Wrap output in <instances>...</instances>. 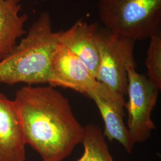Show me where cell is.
Returning <instances> with one entry per match:
<instances>
[{
  "label": "cell",
  "mask_w": 161,
  "mask_h": 161,
  "mask_svg": "<svg viewBox=\"0 0 161 161\" xmlns=\"http://www.w3.org/2000/svg\"><path fill=\"white\" fill-rule=\"evenodd\" d=\"M13 102L26 144L42 161H62L82 142L84 127L68 98L54 86H23Z\"/></svg>",
  "instance_id": "cell-1"
},
{
  "label": "cell",
  "mask_w": 161,
  "mask_h": 161,
  "mask_svg": "<svg viewBox=\"0 0 161 161\" xmlns=\"http://www.w3.org/2000/svg\"><path fill=\"white\" fill-rule=\"evenodd\" d=\"M58 43L59 32L53 31L50 14L42 13L12 53L0 60V83L50 85L52 58Z\"/></svg>",
  "instance_id": "cell-2"
},
{
  "label": "cell",
  "mask_w": 161,
  "mask_h": 161,
  "mask_svg": "<svg viewBox=\"0 0 161 161\" xmlns=\"http://www.w3.org/2000/svg\"><path fill=\"white\" fill-rule=\"evenodd\" d=\"M104 28L131 40L161 34V0H98Z\"/></svg>",
  "instance_id": "cell-3"
},
{
  "label": "cell",
  "mask_w": 161,
  "mask_h": 161,
  "mask_svg": "<svg viewBox=\"0 0 161 161\" xmlns=\"http://www.w3.org/2000/svg\"><path fill=\"white\" fill-rule=\"evenodd\" d=\"M96 39L100 58L96 79L124 96L128 85L127 68L136 64L134 56L136 41L98 27Z\"/></svg>",
  "instance_id": "cell-4"
},
{
  "label": "cell",
  "mask_w": 161,
  "mask_h": 161,
  "mask_svg": "<svg viewBox=\"0 0 161 161\" xmlns=\"http://www.w3.org/2000/svg\"><path fill=\"white\" fill-rule=\"evenodd\" d=\"M127 93L125 104L128 112L127 128L134 144L143 143L149 138L155 125L151 118L159 90L147 76L138 74L136 64L127 68Z\"/></svg>",
  "instance_id": "cell-5"
},
{
  "label": "cell",
  "mask_w": 161,
  "mask_h": 161,
  "mask_svg": "<svg viewBox=\"0 0 161 161\" xmlns=\"http://www.w3.org/2000/svg\"><path fill=\"white\" fill-rule=\"evenodd\" d=\"M50 86L68 88L86 96L101 86L82 61L58 43L52 60Z\"/></svg>",
  "instance_id": "cell-6"
},
{
  "label": "cell",
  "mask_w": 161,
  "mask_h": 161,
  "mask_svg": "<svg viewBox=\"0 0 161 161\" xmlns=\"http://www.w3.org/2000/svg\"><path fill=\"white\" fill-rule=\"evenodd\" d=\"M26 145L14 102L0 92V161H26Z\"/></svg>",
  "instance_id": "cell-7"
},
{
  "label": "cell",
  "mask_w": 161,
  "mask_h": 161,
  "mask_svg": "<svg viewBox=\"0 0 161 161\" xmlns=\"http://www.w3.org/2000/svg\"><path fill=\"white\" fill-rule=\"evenodd\" d=\"M97 28L96 25L80 20L69 29L59 32V43L80 60L95 78L100 58Z\"/></svg>",
  "instance_id": "cell-8"
},
{
  "label": "cell",
  "mask_w": 161,
  "mask_h": 161,
  "mask_svg": "<svg viewBox=\"0 0 161 161\" xmlns=\"http://www.w3.org/2000/svg\"><path fill=\"white\" fill-rule=\"evenodd\" d=\"M88 97L94 100L103 118L104 137L110 141H117L127 153H131L135 144L123 120L125 115L124 97H103L96 93H91Z\"/></svg>",
  "instance_id": "cell-9"
},
{
  "label": "cell",
  "mask_w": 161,
  "mask_h": 161,
  "mask_svg": "<svg viewBox=\"0 0 161 161\" xmlns=\"http://www.w3.org/2000/svg\"><path fill=\"white\" fill-rule=\"evenodd\" d=\"M21 0H0V60L12 53L17 40L26 34V14H20Z\"/></svg>",
  "instance_id": "cell-10"
},
{
  "label": "cell",
  "mask_w": 161,
  "mask_h": 161,
  "mask_svg": "<svg viewBox=\"0 0 161 161\" xmlns=\"http://www.w3.org/2000/svg\"><path fill=\"white\" fill-rule=\"evenodd\" d=\"M84 152L77 161H114L103 132L97 125L84 127L82 142Z\"/></svg>",
  "instance_id": "cell-11"
},
{
  "label": "cell",
  "mask_w": 161,
  "mask_h": 161,
  "mask_svg": "<svg viewBox=\"0 0 161 161\" xmlns=\"http://www.w3.org/2000/svg\"><path fill=\"white\" fill-rule=\"evenodd\" d=\"M149 45L145 62L147 78L159 90L161 88V34L149 38Z\"/></svg>",
  "instance_id": "cell-12"
}]
</instances>
